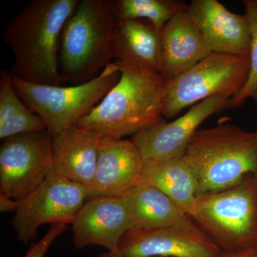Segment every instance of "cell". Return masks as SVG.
I'll list each match as a JSON object with an SVG mask.
<instances>
[{
    "instance_id": "obj_1",
    "label": "cell",
    "mask_w": 257,
    "mask_h": 257,
    "mask_svg": "<svg viewBox=\"0 0 257 257\" xmlns=\"http://www.w3.org/2000/svg\"><path fill=\"white\" fill-rule=\"evenodd\" d=\"M79 0H33L5 29L3 38L14 56L12 75L35 84L61 86V32Z\"/></svg>"
},
{
    "instance_id": "obj_2",
    "label": "cell",
    "mask_w": 257,
    "mask_h": 257,
    "mask_svg": "<svg viewBox=\"0 0 257 257\" xmlns=\"http://www.w3.org/2000/svg\"><path fill=\"white\" fill-rule=\"evenodd\" d=\"M119 82L77 122L79 127L102 137L122 139L166 122L163 116L166 82L160 74L124 61Z\"/></svg>"
},
{
    "instance_id": "obj_3",
    "label": "cell",
    "mask_w": 257,
    "mask_h": 257,
    "mask_svg": "<svg viewBox=\"0 0 257 257\" xmlns=\"http://www.w3.org/2000/svg\"><path fill=\"white\" fill-rule=\"evenodd\" d=\"M184 157L195 175L197 196L232 188L257 174V131L230 124L198 130Z\"/></svg>"
},
{
    "instance_id": "obj_4",
    "label": "cell",
    "mask_w": 257,
    "mask_h": 257,
    "mask_svg": "<svg viewBox=\"0 0 257 257\" xmlns=\"http://www.w3.org/2000/svg\"><path fill=\"white\" fill-rule=\"evenodd\" d=\"M116 23L110 0H79L60 35L59 70L66 82H89L111 63Z\"/></svg>"
},
{
    "instance_id": "obj_5",
    "label": "cell",
    "mask_w": 257,
    "mask_h": 257,
    "mask_svg": "<svg viewBox=\"0 0 257 257\" xmlns=\"http://www.w3.org/2000/svg\"><path fill=\"white\" fill-rule=\"evenodd\" d=\"M191 218L222 252L257 250V174L232 188L197 196Z\"/></svg>"
},
{
    "instance_id": "obj_6",
    "label": "cell",
    "mask_w": 257,
    "mask_h": 257,
    "mask_svg": "<svg viewBox=\"0 0 257 257\" xmlns=\"http://www.w3.org/2000/svg\"><path fill=\"white\" fill-rule=\"evenodd\" d=\"M120 74L119 66L111 62L95 78L69 87L35 84L13 75L12 79L20 99L42 118L54 138L77 124L100 102L119 82Z\"/></svg>"
},
{
    "instance_id": "obj_7",
    "label": "cell",
    "mask_w": 257,
    "mask_h": 257,
    "mask_svg": "<svg viewBox=\"0 0 257 257\" xmlns=\"http://www.w3.org/2000/svg\"><path fill=\"white\" fill-rule=\"evenodd\" d=\"M249 70V57L211 52L166 82L162 101L164 117H174L185 108L211 96L231 100L244 87Z\"/></svg>"
},
{
    "instance_id": "obj_8",
    "label": "cell",
    "mask_w": 257,
    "mask_h": 257,
    "mask_svg": "<svg viewBox=\"0 0 257 257\" xmlns=\"http://www.w3.org/2000/svg\"><path fill=\"white\" fill-rule=\"evenodd\" d=\"M89 189L52 171L43 183L26 197L17 201L13 226L25 244L33 242L43 224H72Z\"/></svg>"
},
{
    "instance_id": "obj_9",
    "label": "cell",
    "mask_w": 257,
    "mask_h": 257,
    "mask_svg": "<svg viewBox=\"0 0 257 257\" xmlns=\"http://www.w3.org/2000/svg\"><path fill=\"white\" fill-rule=\"evenodd\" d=\"M54 170L52 137L47 130L3 140L0 147V194L21 200Z\"/></svg>"
},
{
    "instance_id": "obj_10",
    "label": "cell",
    "mask_w": 257,
    "mask_h": 257,
    "mask_svg": "<svg viewBox=\"0 0 257 257\" xmlns=\"http://www.w3.org/2000/svg\"><path fill=\"white\" fill-rule=\"evenodd\" d=\"M230 99L214 96L192 106L172 122L162 123L140 132L131 140L145 162H159L182 156L193 135L204 120L229 107Z\"/></svg>"
},
{
    "instance_id": "obj_11",
    "label": "cell",
    "mask_w": 257,
    "mask_h": 257,
    "mask_svg": "<svg viewBox=\"0 0 257 257\" xmlns=\"http://www.w3.org/2000/svg\"><path fill=\"white\" fill-rule=\"evenodd\" d=\"M117 252L124 257H219L222 251L204 233L160 228L128 230Z\"/></svg>"
},
{
    "instance_id": "obj_12",
    "label": "cell",
    "mask_w": 257,
    "mask_h": 257,
    "mask_svg": "<svg viewBox=\"0 0 257 257\" xmlns=\"http://www.w3.org/2000/svg\"><path fill=\"white\" fill-rule=\"evenodd\" d=\"M133 227L122 198H90L83 204L72 223L74 246L82 249L96 245L117 252L120 240Z\"/></svg>"
},
{
    "instance_id": "obj_13",
    "label": "cell",
    "mask_w": 257,
    "mask_h": 257,
    "mask_svg": "<svg viewBox=\"0 0 257 257\" xmlns=\"http://www.w3.org/2000/svg\"><path fill=\"white\" fill-rule=\"evenodd\" d=\"M144 160L132 140L102 137L89 199L122 197L140 182Z\"/></svg>"
},
{
    "instance_id": "obj_14",
    "label": "cell",
    "mask_w": 257,
    "mask_h": 257,
    "mask_svg": "<svg viewBox=\"0 0 257 257\" xmlns=\"http://www.w3.org/2000/svg\"><path fill=\"white\" fill-rule=\"evenodd\" d=\"M188 10L211 52L249 57L251 35L245 14L231 13L217 0H193Z\"/></svg>"
},
{
    "instance_id": "obj_15",
    "label": "cell",
    "mask_w": 257,
    "mask_h": 257,
    "mask_svg": "<svg viewBox=\"0 0 257 257\" xmlns=\"http://www.w3.org/2000/svg\"><path fill=\"white\" fill-rule=\"evenodd\" d=\"M211 52L187 7L166 24L160 32V74L167 82Z\"/></svg>"
},
{
    "instance_id": "obj_16",
    "label": "cell",
    "mask_w": 257,
    "mask_h": 257,
    "mask_svg": "<svg viewBox=\"0 0 257 257\" xmlns=\"http://www.w3.org/2000/svg\"><path fill=\"white\" fill-rule=\"evenodd\" d=\"M121 198L131 218L133 229L177 228L204 233L174 201L152 184L140 182Z\"/></svg>"
},
{
    "instance_id": "obj_17",
    "label": "cell",
    "mask_w": 257,
    "mask_h": 257,
    "mask_svg": "<svg viewBox=\"0 0 257 257\" xmlns=\"http://www.w3.org/2000/svg\"><path fill=\"white\" fill-rule=\"evenodd\" d=\"M101 137L77 125L52 138L55 172L89 188L95 175Z\"/></svg>"
},
{
    "instance_id": "obj_18",
    "label": "cell",
    "mask_w": 257,
    "mask_h": 257,
    "mask_svg": "<svg viewBox=\"0 0 257 257\" xmlns=\"http://www.w3.org/2000/svg\"><path fill=\"white\" fill-rule=\"evenodd\" d=\"M140 182L160 189L192 217L197 202V181L184 155L159 162L144 161Z\"/></svg>"
},
{
    "instance_id": "obj_19",
    "label": "cell",
    "mask_w": 257,
    "mask_h": 257,
    "mask_svg": "<svg viewBox=\"0 0 257 257\" xmlns=\"http://www.w3.org/2000/svg\"><path fill=\"white\" fill-rule=\"evenodd\" d=\"M160 34L151 23L119 20L114 32V59L160 74Z\"/></svg>"
},
{
    "instance_id": "obj_20",
    "label": "cell",
    "mask_w": 257,
    "mask_h": 257,
    "mask_svg": "<svg viewBox=\"0 0 257 257\" xmlns=\"http://www.w3.org/2000/svg\"><path fill=\"white\" fill-rule=\"evenodd\" d=\"M40 116L30 110L15 90L11 72H0V139L46 130Z\"/></svg>"
},
{
    "instance_id": "obj_21",
    "label": "cell",
    "mask_w": 257,
    "mask_h": 257,
    "mask_svg": "<svg viewBox=\"0 0 257 257\" xmlns=\"http://www.w3.org/2000/svg\"><path fill=\"white\" fill-rule=\"evenodd\" d=\"M111 4L117 21L147 19L160 34L166 24L188 7L179 0H114Z\"/></svg>"
},
{
    "instance_id": "obj_22",
    "label": "cell",
    "mask_w": 257,
    "mask_h": 257,
    "mask_svg": "<svg viewBox=\"0 0 257 257\" xmlns=\"http://www.w3.org/2000/svg\"><path fill=\"white\" fill-rule=\"evenodd\" d=\"M245 15L248 19L251 35L250 70L247 82L241 92L231 99L229 108L242 105L248 99L257 101V0H244Z\"/></svg>"
},
{
    "instance_id": "obj_23",
    "label": "cell",
    "mask_w": 257,
    "mask_h": 257,
    "mask_svg": "<svg viewBox=\"0 0 257 257\" xmlns=\"http://www.w3.org/2000/svg\"><path fill=\"white\" fill-rule=\"evenodd\" d=\"M67 224H52L46 234L37 242H32L30 249L24 257H44L46 254L49 248L61 234H63L67 229Z\"/></svg>"
},
{
    "instance_id": "obj_24",
    "label": "cell",
    "mask_w": 257,
    "mask_h": 257,
    "mask_svg": "<svg viewBox=\"0 0 257 257\" xmlns=\"http://www.w3.org/2000/svg\"><path fill=\"white\" fill-rule=\"evenodd\" d=\"M17 208V201L13 200L4 194H0V210L3 212H15Z\"/></svg>"
},
{
    "instance_id": "obj_25",
    "label": "cell",
    "mask_w": 257,
    "mask_h": 257,
    "mask_svg": "<svg viewBox=\"0 0 257 257\" xmlns=\"http://www.w3.org/2000/svg\"><path fill=\"white\" fill-rule=\"evenodd\" d=\"M219 257H257V250L239 253H226L222 252Z\"/></svg>"
},
{
    "instance_id": "obj_26",
    "label": "cell",
    "mask_w": 257,
    "mask_h": 257,
    "mask_svg": "<svg viewBox=\"0 0 257 257\" xmlns=\"http://www.w3.org/2000/svg\"><path fill=\"white\" fill-rule=\"evenodd\" d=\"M99 257H124L121 256L118 252H111V251H106V252L102 253L99 255Z\"/></svg>"
}]
</instances>
